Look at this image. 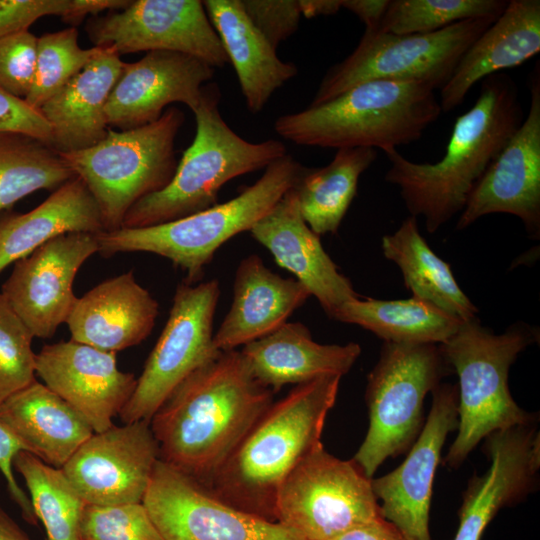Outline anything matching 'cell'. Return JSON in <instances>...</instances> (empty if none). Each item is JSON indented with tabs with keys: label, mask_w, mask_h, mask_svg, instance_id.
Returning a JSON list of instances; mask_svg holds the SVG:
<instances>
[{
	"label": "cell",
	"mask_w": 540,
	"mask_h": 540,
	"mask_svg": "<svg viewBox=\"0 0 540 540\" xmlns=\"http://www.w3.org/2000/svg\"><path fill=\"white\" fill-rule=\"evenodd\" d=\"M237 349L191 373L150 420L160 460L206 485L274 402Z\"/></svg>",
	"instance_id": "1"
},
{
	"label": "cell",
	"mask_w": 540,
	"mask_h": 540,
	"mask_svg": "<svg viewBox=\"0 0 540 540\" xmlns=\"http://www.w3.org/2000/svg\"><path fill=\"white\" fill-rule=\"evenodd\" d=\"M524 119L518 87L508 74L482 80L475 104L453 126L443 157L418 163L397 149L384 152L390 167L384 180L396 185L413 217L436 232L464 209L476 183Z\"/></svg>",
	"instance_id": "2"
},
{
	"label": "cell",
	"mask_w": 540,
	"mask_h": 540,
	"mask_svg": "<svg viewBox=\"0 0 540 540\" xmlns=\"http://www.w3.org/2000/svg\"><path fill=\"white\" fill-rule=\"evenodd\" d=\"M340 376L296 385L273 402L206 485L223 502L276 521L279 489L297 463L321 444Z\"/></svg>",
	"instance_id": "3"
},
{
	"label": "cell",
	"mask_w": 540,
	"mask_h": 540,
	"mask_svg": "<svg viewBox=\"0 0 540 540\" xmlns=\"http://www.w3.org/2000/svg\"><path fill=\"white\" fill-rule=\"evenodd\" d=\"M435 91L420 81H366L325 103L279 116L274 129L297 145L387 152L418 141L439 118Z\"/></svg>",
	"instance_id": "4"
},
{
	"label": "cell",
	"mask_w": 540,
	"mask_h": 540,
	"mask_svg": "<svg viewBox=\"0 0 540 540\" xmlns=\"http://www.w3.org/2000/svg\"><path fill=\"white\" fill-rule=\"evenodd\" d=\"M220 89L204 85L192 111L196 131L173 178L162 190L145 196L127 212L122 227L140 228L177 220L218 204L219 190L230 180L260 169L287 154L276 139L250 142L239 136L219 111Z\"/></svg>",
	"instance_id": "5"
},
{
	"label": "cell",
	"mask_w": 540,
	"mask_h": 540,
	"mask_svg": "<svg viewBox=\"0 0 540 540\" xmlns=\"http://www.w3.org/2000/svg\"><path fill=\"white\" fill-rule=\"evenodd\" d=\"M304 168L287 153L227 202L162 224L98 233V253L106 258L130 252L156 254L183 270L186 282L194 284L216 251L235 235L250 231L295 186Z\"/></svg>",
	"instance_id": "6"
},
{
	"label": "cell",
	"mask_w": 540,
	"mask_h": 540,
	"mask_svg": "<svg viewBox=\"0 0 540 540\" xmlns=\"http://www.w3.org/2000/svg\"><path fill=\"white\" fill-rule=\"evenodd\" d=\"M536 331L517 323L501 334L482 326L478 318L463 322L439 345L458 378L457 436L444 463L456 468L490 434L531 425L535 416L517 405L510 394L508 374L518 354L536 340Z\"/></svg>",
	"instance_id": "7"
},
{
	"label": "cell",
	"mask_w": 540,
	"mask_h": 540,
	"mask_svg": "<svg viewBox=\"0 0 540 540\" xmlns=\"http://www.w3.org/2000/svg\"><path fill=\"white\" fill-rule=\"evenodd\" d=\"M184 121V113L170 107L151 124L108 130L95 145L60 154L95 199L105 231L121 228L135 203L171 181L177 167L175 141Z\"/></svg>",
	"instance_id": "8"
},
{
	"label": "cell",
	"mask_w": 540,
	"mask_h": 540,
	"mask_svg": "<svg viewBox=\"0 0 540 540\" xmlns=\"http://www.w3.org/2000/svg\"><path fill=\"white\" fill-rule=\"evenodd\" d=\"M445 365L439 345L383 342L367 376L369 427L353 457L367 477L411 448L423 427L425 397L440 384Z\"/></svg>",
	"instance_id": "9"
},
{
	"label": "cell",
	"mask_w": 540,
	"mask_h": 540,
	"mask_svg": "<svg viewBox=\"0 0 540 540\" xmlns=\"http://www.w3.org/2000/svg\"><path fill=\"white\" fill-rule=\"evenodd\" d=\"M497 17L467 19L422 34L365 29L352 53L327 70L309 106L371 80L420 81L441 90L467 48Z\"/></svg>",
	"instance_id": "10"
},
{
	"label": "cell",
	"mask_w": 540,
	"mask_h": 540,
	"mask_svg": "<svg viewBox=\"0 0 540 540\" xmlns=\"http://www.w3.org/2000/svg\"><path fill=\"white\" fill-rule=\"evenodd\" d=\"M371 481L353 459H339L321 443L283 481L276 521L305 540H331L382 517Z\"/></svg>",
	"instance_id": "11"
},
{
	"label": "cell",
	"mask_w": 540,
	"mask_h": 540,
	"mask_svg": "<svg viewBox=\"0 0 540 540\" xmlns=\"http://www.w3.org/2000/svg\"><path fill=\"white\" fill-rule=\"evenodd\" d=\"M219 296L216 279L177 286L167 322L119 414L123 423L150 421L191 373L221 352L213 343Z\"/></svg>",
	"instance_id": "12"
},
{
	"label": "cell",
	"mask_w": 540,
	"mask_h": 540,
	"mask_svg": "<svg viewBox=\"0 0 540 540\" xmlns=\"http://www.w3.org/2000/svg\"><path fill=\"white\" fill-rule=\"evenodd\" d=\"M142 503L163 540H305L278 521L223 502L160 459Z\"/></svg>",
	"instance_id": "13"
},
{
	"label": "cell",
	"mask_w": 540,
	"mask_h": 540,
	"mask_svg": "<svg viewBox=\"0 0 540 540\" xmlns=\"http://www.w3.org/2000/svg\"><path fill=\"white\" fill-rule=\"evenodd\" d=\"M95 46L121 54L172 51L197 57L213 68L228 63L221 41L199 0H136L89 19Z\"/></svg>",
	"instance_id": "14"
},
{
	"label": "cell",
	"mask_w": 540,
	"mask_h": 540,
	"mask_svg": "<svg viewBox=\"0 0 540 540\" xmlns=\"http://www.w3.org/2000/svg\"><path fill=\"white\" fill-rule=\"evenodd\" d=\"M159 446L150 421L93 433L61 468L86 504L142 503Z\"/></svg>",
	"instance_id": "15"
},
{
	"label": "cell",
	"mask_w": 540,
	"mask_h": 540,
	"mask_svg": "<svg viewBox=\"0 0 540 540\" xmlns=\"http://www.w3.org/2000/svg\"><path fill=\"white\" fill-rule=\"evenodd\" d=\"M527 116L471 191L456 224L463 230L479 218L506 213L518 217L530 237L540 236V67L529 80Z\"/></svg>",
	"instance_id": "16"
},
{
	"label": "cell",
	"mask_w": 540,
	"mask_h": 540,
	"mask_svg": "<svg viewBox=\"0 0 540 540\" xmlns=\"http://www.w3.org/2000/svg\"><path fill=\"white\" fill-rule=\"evenodd\" d=\"M98 249L97 234L67 233L14 263L1 293L33 337L51 338L66 323L75 277Z\"/></svg>",
	"instance_id": "17"
},
{
	"label": "cell",
	"mask_w": 540,
	"mask_h": 540,
	"mask_svg": "<svg viewBox=\"0 0 540 540\" xmlns=\"http://www.w3.org/2000/svg\"><path fill=\"white\" fill-rule=\"evenodd\" d=\"M428 417L400 466L379 478L372 489L382 517L408 540H431L429 512L433 481L447 435L458 426V389L438 384Z\"/></svg>",
	"instance_id": "18"
},
{
	"label": "cell",
	"mask_w": 540,
	"mask_h": 540,
	"mask_svg": "<svg viewBox=\"0 0 540 540\" xmlns=\"http://www.w3.org/2000/svg\"><path fill=\"white\" fill-rule=\"evenodd\" d=\"M35 373L88 422L94 433L113 425L137 382L133 373L118 368L116 353L72 339L44 345L36 353Z\"/></svg>",
	"instance_id": "19"
},
{
	"label": "cell",
	"mask_w": 540,
	"mask_h": 540,
	"mask_svg": "<svg viewBox=\"0 0 540 540\" xmlns=\"http://www.w3.org/2000/svg\"><path fill=\"white\" fill-rule=\"evenodd\" d=\"M214 74L205 61L172 51H150L136 62H124L106 105L107 124L120 130L142 127L176 102L193 111Z\"/></svg>",
	"instance_id": "20"
},
{
	"label": "cell",
	"mask_w": 540,
	"mask_h": 540,
	"mask_svg": "<svg viewBox=\"0 0 540 540\" xmlns=\"http://www.w3.org/2000/svg\"><path fill=\"white\" fill-rule=\"evenodd\" d=\"M539 433L518 426L493 432L484 449L487 471L474 477L464 493L454 540H481L498 511L519 502L534 487L540 466Z\"/></svg>",
	"instance_id": "21"
},
{
	"label": "cell",
	"mask_w": 540,
	"mask_h": 540,
	"mask_svg": "<svg viewBox=\"0 0 540 540\" xmlns=\"http://www.w3.org/2000/svg\"><path fill=\"white\" fill-rule=\"evenodd\" d=\"M250 233L280 267L307 288L329 318L342 304L360 297L324 250L320 236L305 222L293 187Z\"/></svg>",
	"instance_id": "22"
},
{
	"label": "cell",
	"mask_w": 540,
	"mask_h": 540,
	"mask_svg": "<svg viewBox=\"0 0 540 540\" xmlns=\"http://www.w3.org/2000/svg\"><path fill=\"white\" fill-rule=\"evenodd\" d=\"M158 315L157 300L130 270L77 297L65 324L72 340L117 353L143 342Z\"/></svg>",
	"instance_id": "23"
},
{
	"label": "cell",
	"mask_w": 540,
	"mask_h": 540,
	"mask_svg": "<svg viewBox=\"0 0 540 540\" xmlns=\"http://www.w3.org/2000/svg\"><path fill=\"white\" fill-rule=\"evenodd\" d=\"M310 296L295 278L272 272L256 254L247 256L236 269L233 301L214 333L215 348L235 350L270 334Z\"/></svg>",
	"instance_id": "24"
},
{
	"label": "cell",
	"mask_w": 540,
	"mask_h": 540,
	"mask_svg": "<svg viewBox=\"0 0 540 540\" xmlns=\"http://www.w3.org/2000/svg\"><path fill=\"white\" fill-rule=\"evenodd\" d=\"M123 63L114 48L97 46L83 69L41 106L54 151L86 149L105 138L109 130L105 109Z\"/></svg>",
	"instance_id": "25"
},
{
	"label": "cell",
	"mask_w": 540,
	"mask_h": 540,
	"mask_svg": "<svg viewBox=\"0 0 540 540\" xmlns=\"http://www.w3.org/2000/svg\"><path fill=\"white\" fill-rule=\"evenodd\" d=\"M539 51L540 1H508L503 12L467 48L440 90L442 112L460 106L477 82L519 66Z\"/></svg>",
	"instance_id": "26"
},
{
	"label": "cell",
	"mask_w": 540,
	"mask_h": 540,
	"mask_svg": "<svg viewBox=\"0 0 540 540\" xmlns=\"http://www.w3.org/2000/svg\"><path fill=\"white\" fill-rule=\"evenodd\" d=\"M253 376L274 393L284 385L342 377L361 354L359 344H320L300 322H286L240 350Z\"/></svg>",
	"instance_id": "27"
},
{
	"label": "cell",
	"mask_w": 540,
	"mask_h": 540,
	"mask_svg": "<svg viewBox=\"0 0 540 540\" xmlns=\"http://www.w3.org/2000/svg\"><path fill=\"white\" fill-rule=\"evenodd\" d=\"M0 422L25 451L60 469L94 433L76 410L37 380L0 405Z\"/></svg>",
	"instance_id": "28"
},
{
	"label": "cell",
	"mask_w": 540,
	"mask_h": 540,
	"mask_svg": "<svg viewBox=\"0 0 540 540\" xmlns=\"http://www.w3.org/2000/svg\"><path fill=\"white\" fill-rule=\"evenodd\" d=\"M203 5L234 67L247 109L260 112L274 92L297 75V66L278 57L240 0H206Z\"/></svg>",
	"instance_id": "29"
},
{
	"label": "cell",
	"mask_w": 540,
	"mask_h": 540,
	"mask_svg": "<svg viewBox=\"0 0 540 540\" xmlns=\"http://www.w3.org/2000/svg\"><path fill=\"white\" fill-rule=\"evenodd\" d=\"M103 231L95 199L75 176L34 209L0 218V273L58 236Z\"/></svg>",
	"instance_id": "30"
},
{
	"label": "cell",
	"mask_w": 540,
	"mask_h": 540,
	"mask_svg": "<svg viewBox=\"0 0 540 540\" xmlns=\"http://www.w3.org/2000/svg\"><path fill=\"white\" fill-rule=\"evenodd\" d=\"M381 248L401 270L413 297L463 322L477 318L478 308L459 287L450 265L422 237L416 217L409 215L394 233L384 235Z\"/></svg>",
	"instance_id": "31"
},
{
	"label": "cell",
	"mask_w": 540,
	"mask_h": 540,
	"mask_svg": "<svg viewBox=\"0 0 540 540\" xmlns=\"http://www.w3.org/2000/svg\"><path fill=\"white\" fill-rule=\"evenodd\" d=\"M331 319L358 325L398 344L440 345L452 337L463 321L415 297L379 300L360 297L342 304Z\"/></svg>",
	"instance_id": "32"
},
{
	"label": "cell",
	"mask_w": 540,
	"mask_h": 540,
	"mask_svg": "<svg viewBox=\"0 0 540 540\" xmlns=\"http://www.w3.org/2000/svg\"><path fill=\"white\" fill-rule=\"evenodd\" d=\"M376 158V149L342 148L326 166H305L293 189L301 215L313 232L320 236L338 231L361 174Z\"/></svg>",
	"instance_id": "33"
},
{
	"label": "cell",
	"mask_w": 540,
	"mask_h": 540,
	"mask_svg": "<svg viewBox=\"0 0 540 540\" xmlns=\"http://www.w3.org/2000/svg\"><path fill=\"white\" fill-rule=\"evenodd\" d=\"M74 177L61 155L43 141L0 132V212L35 191H54Z\"/></svg>",
	"instance_id": "34"
},
{
	"label": "cell",
	"mask_w": 540,
	"mask_h": 540,
	"mask_svg": "<svg viewBox=\"0 0 540 540\" xmlns=\"http://www.w3.org/2000/svg\"><path fill=\"white\" fill-rule=\"evenodd\" d=\"M22 476L37 520L47 540H80V523L87 505L60 468L21 450L13 460Z\"/></svg>",
	"instance_id": "35"
},
{
	"label": "cell",
	"mask_w": 540,
	"mask_h": 540,
	"mask_svg": "<svg viewBox=\"0 0 540 540\" xmlns=\"http://www.w3.org/2000/svg\"><path fill=\"white\" fill-rule=\"evenodd\" d=\"M506 0H389L376 30L398 35L441 30L454 23L497 17Z\"/></svg>",
	"instance_id": "36"
},
{
	"label": "cell",
	"mask_w": 540,
	"mask_h": 540,
	"mask_svg": "<svg viewBox=\"0 0 540 540\" xmlns=\"http://www.w3.org/2000/svg\"><path fill=\"white\" fill-rule=\"evenodd\" d=\"M96 51L97 46L89 49L79 46L74 27L38 37L34 80L24 100L39 110L83 69Z\"/></svg>",
	"instance_id": "37"
},
{
	"label": "cell",
	"mask_w": 540,
	"mask_h": 540,
	"mask_svg": "<svg viewBox=\"0 0 540 540\" xmlns=\"http://www.w3.org/2000/svg\"><path fill=\"white\" fill-rule=\"evenodd\" d=\"M33 338L0 292V405L36 380Z\"/></svg>",
	"instance_id": "38"
},
{
	"label": "cell",
	"mask_w": 540,
	"mask_h": 540,
	"mask_svg": "<svg viewBox=\"0 0 540 540\" xmlns=\"http://www.w3.org/2000/svg\"><path fill=\"white\" fill-rule=\"evenodd\" d=\"M80 540H163L143 503L87 504Z\"/></svg>",
	"instance_id": "39"
},
{
	"label": "cell",
	"mask_w": 540,
	"mask_h": 540,
	"mask_svg": "<svg viewBox=\"0 0 540 540\" xmlns=\"http://www.w3.org/2000/svg\"><path fill=\"white\" fill-rule=\"evenodd\" d=\"M37 40L29 31L0 38V88L17 98L25 99L32 87Z\"/></svg>",
	"instance_id": "40"
},
{
	"label": "cell",
	"mask_w": 540,
	"mask_h": 540,
	"mask_svg": "<svg viewBox=\"0 0 540 540\" xmlns=\"http://www.w3.org/2000/svg\"><path fill=\"white\" fill-rule=\"evenodd\" d=\"M253 25L277 50L293 35L302 17L299 0H240Z\"/></svg>",
	"instance_id": "41"
},
{
	"label": "cell",
	"mask_w": 540,
	"mask_h": 540,
	"mask_svg": "<svg viewBox=\"0 0 540 540\" xmlns=\"http://www.w3.org/2000/svg\"><path fill=\"white\" fill-rule=\"evenodd\" d=\"M72 7L73 0H0V38L28 31L43 16L63 19Z\"/></svg>",
	"instance_id": "42"
},
{
	"label": "cell",
	"mask_w": 540,
	"mask_h": 540,
	"mask_svg": "<svg viewBox=\"0 0 540 540\" xmlns=\"http://www.w3.org/2000/svg\"><path fill=\"white\" fill-rule=\"evenodd\" d=\"M0 132L32 136L49 146L51 128L41 112L0 88Z\"/></svg>",
	"instance_id": "43"
},
{
	"label": "cell",
	"mask_w": 540,
	"mask_h": 540,
	"mask_svg": "<svg viewBox=\"0 0 540 540\" xmlns=\"http://www.w3.org/2000/svg\"><path fill=\"white\" fill-rule=\"evenodd\" d=\"M25 450L21 442L0 422V472L2 473L12 500L19 507L26 522L36 525L38 520L33 511L29 496L18 484L14 475L15 455Z\"/></svg>",
	"instance_id": "44"
},
{
	"label": "cell",
	"mask_w": 540,
	"mask_h": 540,
	"mask_svg": "<svg viewBox=\"0 0 540 540\" xmlns=\"http://www.w3.org/2000/svg\"><path fill=\"white\" fill-rule=\"evenodd\" d=\"M331 540H408L383 517L359 525Z\"/></svg>",
	"instance_id": "45"
},
{
	"label": "cell",
	"mask_w": 540,
	"mask_h": 540,
	"mask_svg": "<svg viewBox=\"0 0 540 540\" xmlns=\"http://www.w3.org/2000/svg\"><path fill=\"white\" fill-rule=\"evenodd\" d=\"M389 0H342V8L355 14L365 29H377Z\"/></svg>",
	"instance_id": "46"
},
{
	"label": "cell",
	"mask_w": 540,
	"mask_h": 540,
	"mask_svg": "<svg viewBox=\"0 0 540 540\" xmlns=\"http://www.w3.org/2000/svg\"><path fill=\"white\" fill-rule=\"evenodd\" d=\"M129 3L130 0H73L71 11L62 20L71 25H77L89 14L96 15L102 11L120 10Z\"/></svg>",
	"instance_id": "47"
},
{
	"label": "cell",
	"mask_w": 540,
	"mask_h": 540,
	"mask_svg": "<svg viewBox=\"0 0 540 540\" xmlns=\"http://www.w3.org/2000/svg\"><path fill=\"white\" fill-rule=\"evenodd\" d=\"M299 5L302 16L314 18L336 14L342 9V0H299Z\"/></svg>",
	"instance_id": "48"
},
{
	"label": "cell",
	"mask_w": 540,
	"mask_h": 540,
	"mask_svg": "<svg viewBox=\"0 0 540 540\" xmlns=\"http://www.w3.org/2000/svg\"><path fill=\"white\" fill-rule=\"evenodd\" d=\"M0 540H32L0 506Z\"/></svg>",
	"instance_id": "49"
}]
</instances>
